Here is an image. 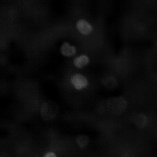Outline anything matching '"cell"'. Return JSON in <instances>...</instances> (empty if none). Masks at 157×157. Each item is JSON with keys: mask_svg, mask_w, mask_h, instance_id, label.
Returning <instances> with one entry per match:
<instances>
[{"mask_svg": "<svg viewBox=\"0 0 157 157\" xmlns=\"http://www.w3.org/2000/svg\"><path fill=\"white\" fill-rule=\"evenodd\" d=\"M108 109L111 113L119 115L122 114L126 109V101L123 97L110 98L107 102Z\"/></svg>", "mask_w": 157, "mask_h": 157, "instance_id": "1", "label": "cell"}, {"mask_svg": "<svg viewBox=\"0 0 157 157\" xmlns=\"http://www.w3.org/2000/svg\"><path fill=\"white\" fill-rule=\"evenodd\" d=\"M102 83L106 87L109 89H114L117 84V80L112 76H109L104 78Z\"/></svg>", "mask_w": 157, "mask_h": 157, "instance_id": "8", "label": "cell"}, {"mask_svg": "<svg viewBox=\"0 0 157 157\" xmlns=\"http://www.w3.org/2000/svg\"><path fill=\"white\" fill-rule=\"evenodd\" d=\"M71 82L76 90H80L87 87L88 81L85 76L80 74H76L71 78Z\"/></svg>", "mask_w": 157, "mask_h": 157, "instance_id": "3", "label": "cell"}, {"mask_svg": "<svg viewBox=\"0 0 157 157\" xmlns=\"http://www.w3.org/2000/svg\"><path fill=\"white\" fill-rule=\"evenodd\" d=\"M76 141L78 146L82 148H84L89 143V139L86 135H80L76 137Z\"/></svg>", "mask_w": 157, "mask_h": 157, "instance_id": "9", "label": "cell"}, {"mask_svg": "<svg viewBox=\"0 0 157 157\" xmlns=\"http://www.w3.org/2000/svg\"><path fill=\"white\" fill-rule=\"evenodd\" d=\"M90 62V58L87 55H82L74 59V64L76 67L82 68L87 65Z\"/></svg>", "mask_w": 157, "mask_h": 157, "instance_id": "6", "label": "cell"}, {"mask_svg": "<svg viewBox=\"0 0 157 157\" xmlns=\"http://www.w3.org/2000/svg\"><path fill=\"white\" fill-rule=\"evenodd\" d=\"M44 157H57L56 154L52 152H49L44 155Z\"/></svg>", "mask_w": 157, "mask_h": 157, "instance_id": "10", "label": "cell"}, {"mask_svg": "<svg viewBox=\"0 0 157 157\" xmlns=\"http://www.w3.org/2000/svg\"><path fill=\"white\" fill-rule=\"evenodd\" d=\"M61 52L63 56L70 57L74 56L76 52L75 47L71 46L68 42H64L60 48Z\"/></svg>", "mask_w": 157, "mask_h": 157, "instance_id": "5", "label": "cell"}, {"mask_svg": "<svg viewBox=\"0 0 157 157\" xmlns=\"http://www.w3.org/2000/svg\"><path fill=\"white\" fill-rule=\"evenodd\" d=\"M76 27L78 31L84 35H88L91 33L93 28L90 23L83 19H80L76 23Z\"/></svg>", "mask_w": 157, "mask_h": 157, "instance_id": "4", "label": "cell"}, {"mask_svg": "<svg viewBox=\"0 0 157 157\" xmlns=\"http://www.w3.org/2000/svg\"><path fill=\"white\" fill-rule=\"evenodd\" d=\"M133 122L136 126L139 128H142L146 126L147 123V119L144 114L139 113L134 117Z\"/></svg>", "mask_w": 157, "mask_h": 157, "instance_id": "7", "label": "cell"}, {"mask_svg": "<svg viewBox=\"0 0 157 157\" xmlns=\"http://www.w3.org/2000/svg\"><path fill=\"white\" fill-rule=\"evenodd\" d=\"M58 108L56 104L52 101L46 102L40 107V115L45 121L52 120L58 114Z\"/></svg>", "mask_w": 157, "mask_h": 157, "instance_id": "2", "label": "cell"}]
</instances>
